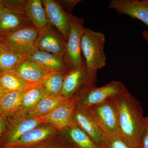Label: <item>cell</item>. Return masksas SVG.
<instances>
[{
    "label": "cell",
    "mask_w": 148,
    "mask_h": 148,
    "mask_svg": "<svg viewBox=\"0 0 148 148\" xmlns=\"http://www.w3.org/2000/svg\"><path fill=\"white\" fill-rule=\"evenodd\" d=\"M114 98L118 111V135L132 147L141 148L146 130V117L140 102L125 86Z\"/></svg>",
    "instance_id": "1"
},
{
    "label": "cell",
    "mask_w": 148,
    "mask_h": 148,
    "mask_svg": "<svg viewBox=\"0 0 148 148\" xmlns=\"http://www.w3.org/2000/svg\"><path fill=\"white\" fill-rule=\"evenodd\" d=\"M106 41L103 33L85 28L81 40L82 53L88 72L94 77H96L98 70L106 65L104 50Z\"/></svg>",
    "instance_id": "2"
},
{
    "label": "cell",
    "mask_w": 148,
    "mask_h": 148,
    "mask_svg": "<svg viewBox=\"0 0 148 148\" xmlns=\"http://www.w3.org/2000/svg\"><path fill=\"white\" fill-rule=\"evenodd\" d=\"M70 32L66 42V53L63 60L69 71L81 67L84 61L82 57L81 40L85 29L82 18L69 14Z\"/></svg>",
    "instance_id": "3"
},
{
    "label": "cell",
    "mask_w": 148,
    "mask_h": 148,
    "mask_svg": "<svg viewBox=\"0 0 148 148\" xmlns=\"http://www.w3.org/2000/svg\"><path fill=\"white\" fill-rule=\"evenodd\" d=\"M125 87L122 82L112 80L101 87L84 86L73 97L76 99L77 105L88 108L113 98L121 92Z\"/></svg>",
    "instance_id": "4"
},
{
    "label": "cell",
    "mask_w": 148,
    "mask_h": 148,
    "mask_svg": "<svg viewBox=\"0 0 148 148\" xmlns=\"http://www.w3.org/2000/svg\"><path fill=\"white\" fill-rule=\"evenodd\" d=\"M86 109L105 134L118 135V111L114 97Z\"/></svg>",
    "instance_id": "5"
},
{
    "label": "cell",
    "mask_w": 148,
    "mask_h": 148,
    "mask_svg": "<svg viewBox=\"0 0 148 148\" xmlns=\"http://www.w3.org/2000/svg\"><path fill=\"white\" fill-rule=\"evenodd\" d=\"M38 33V30L33 25H29L0 37V42L6 47L26 55L36 49L34 43Z\"/></svg>",
    "instance_id": "6"
},
{
    "label": "cell",
    "mask_w": 148,
    "mask_h": 148,
    "mask_svg": "<svg viewBox=\"0 0 148 148\" xmlns=\"http://www.w3.org/2000/svg\"><path fill=\"white\" fill-rule=\"evenodd\" d=\"M34 46L39 50L53 53L63 58L66 53V40L58 30L49 23L38 30Z\"/></svg>",
    "instance_id": "7"
},
{
    "label": "cell",
    "mask_w": 148,
    "mask_h": 148,
    "mask_svg": "<svg viewBox=\"0 0 148 148\" xmlns=\"http://www.w3.org/2000/svg\"><path fill=\"white\" fill-rule=\"evenodd\" d=\"M96 77L88 72L84 61L81 67L69 71L66 74L62 95L68 98H73L84 86H95Z\"/></svg>",
    "instance_id": "8"
},
{
    "label": "cell",
    "mask_w": 148,
    "mask_h": 148,
    "mask_svg": "<svg viewBox=\"0 0 148 148\" xmlns=\"http://www.w3.org/2000/svg\"><path fill=\"white\" fill-rule=\"evenodd\" d=\"M77 105L76 99L73 97L50 112L36 118L43 123H50L56 129H64L72 124Z\"/></svg>",
    "instance_id": "9"
},
{
    "label": "cell",
    "mask_w": 148,
    "mask_h": 148,
    "mask_svg": "<svg viewBox=\"0 0 148 148\" xmlns=\"http://www.w3.org/2000/svg\"><path fill=\"white\" fill-rule=\"evenodd\" d=\"M109 8L142 21L148 27V0H112Z\"/></svg>",
    "instance_id": "10"
},
{
    "label": "cell",
    "mask_w": 148,
    "mask_h": 148,
    "mask_svg": "<svg viewBox=\"0 0 148 148\" xmlns=\"http://www.w3.org/2000/svg\"><path fill=\"white\" fill-rule=\"evenodd\" d=\"M42 3L49 22L61 33L67 42L70 32L69 14L65 12L56 1L42 0Z\"/></svg>",
    "instance_id": "11"
},
{
    "label": "cell",
    "mask_w": 148,
    "mask_h": 148,
    "mask_svg": "<svg viewBox=\"0 0 148 148\" xmlns=\"http://www.w3.org/2000/svg\"><path fill=\"white\" fill-rule=\"evenodd\" d=\"M72 123L77 125L100 146L105 133L99 127L87 109L77 105Z\"/></svg>",
    "instance_id": "12"
},
{
    "label": "cell",
    "mask_w": 148,
    "mask_h": 148,
    "mask_svg": "<svg viewBox=\"0 0 148 148\" xmlns=\"http://www.w3.org/2000/svg\"><path fill=\"white\" fill-rule=\"evenodd\" d=\"M25 59L34 62L50 73H67L69 71L63 58L53 53L39 50L36 48L34 51L26 55Z\"/></svg>",
    "instance_id": "13"
},
{
    "label": "cell",
    "mask_w": 148,
    "mask_h": 148,
    "mask_svg": "<svg viewBox=\"0 0 148 148\" xmlns=\"http://www.w3.org/2000/svg\"><path fill=\"white\" fill-rule=\"evenodd\" d=\"M52 125L40 126L30 130L15 142L7 145L8 148H27L42 143L56 132Z\"/></svg>",
    "instance_id": "14"
},
{
    "label": "cell",
    "mask_w": 148,
    "mask_h": 148,
    "mask_svg": "<svg viewBox=\"0 0 148 148\" xmlns=\"http://www.w3.org/2000/svg\"><path fill=\"white\" fill-rule=\"evenodd\" d=\"M14 117L6 136L7 145L14 143L27 131L43 123L36 118L28 114Z\"/></svg>",
    "instance_id": "15"
},
{
    "label": "cell",
    "mask_w": 148,
    "mask_h": 148,
    "mask_svg": "<svg viewBox=\"0 0 148 148\" xmlns=\"http://www.w3.org/2000/svg\"><path fill=\"white\" fill-rule=\"evenodd\" d=\"M29 25L33 24L24 12L5 9L0 18V37Z\"/></svg>",
    "instance_id": "16"
},
{
    "label": "cell",
    "mask_w": 148,
    "mask_h": 148,
    "mask_svg": "<svg viewBox=\"0 0 148 148\" xmlns=\"http://www.w3.org/2000/svg\"><path fill=\"white\" fill-rule=\"evenodd\" d=\"M23 81L29 85L41 84L50 72L34 62L24 60L14 72Z\"/></svg>",
    "instance_id": "17"
},
{
    "label": "cell",
    "mask_w": 148,
    "mask_h": 148,
    "mask_svg": "<svg viewBox=\"0 0 148 148\" xmlns=\"http://www.w3.org/2000/svg\"><path fill=\"white\" fill-rule=\"evenodd\" d=\"M63 130L65 139L72 148H101L87 133L77 125L72 123Z\"/></svg>",
    "instance_id": "18"
},
{
    "label": "cell",
    "mask_w": 148,
    "mask_h": 148,
    "mask_svg": "<svg viewBox=\"0 0 148 148\" xmlns=\"http://www.w3.org/2000/svg\"><path fill=\"white\" fill-rule=\"evenodd\" d=\"M27 88L24 90L3 92L0 99V113L3 116L6 118L14 116L17 114Z\"/></svg>",
    "instance_id": "19"
},
{
    "label": "cell",
    "mask_w": 148,
    "mask_h": 148,
    "mask_svg": "<svg viewBox=\"0 0 148 148\" xmlns=\"http://www.w3.org/2000/svg\"><path fill=\"white\" fill-rule=\"evenodd\" d=\"M24 12L33 26L38 30L42 29L49 23L42 1H27Z\"/></svg>",
    "instance_id": "20"
},
{
    "label": "cell",
    "mask_w": 148,
    "mask_h": 148,
    "mask_svg": "<svg viewBox=\"0 0 148 148\" xmlns=\"http://www.w3.org/2000/svg\"><path fill=\"white\" fill-rule=\"evenodd\" d=\"M45 92L41 84L32 85L26 89L22 103L17 114L15 116L25 115L32 110L40 100L45 95Z\"/></svg>",
    "instance_id": "21"
},
{
    "label": "cell",
    "mask_w": 148,
    "mask_h": 148,
    "mask_svg": "<svg viewBox=\"0 0 148 148\" xmlns=\"http://www.w3.org/2000/svg\"><path fill=\"white\" fill-rule=\"evenodd\" d=\"M26 55L0 45V73L14 72L25 59Z\"/></svg>",
    "instance_id": "22"
},
{
    "label": "cell",
    "mask_w": 148,
    "mask_h": 148,
    "mask_svg": "<svg viewBox=\"0 0 148 148\" xmlns=\"http://www.w3.org/2000/svg\"><path fill=\"white\" fill-rule=\"evenodd\" d=\"M69 99L62 95H45L27 114L34 118L41 116L50 112Z\"/></svg>",
    "instance_id": "23"
},
{
    "label": "cell",
    "mask_w": 148,
    "mask_h": 148,
    "mask_svg": "<svg viewBox=\"0 0 148 148\" xmlns=\"http://www.w3.org/2000/svg\"><path fill=\"white\" fill-rule=\"evenodd\" d=\"M67 73L53 72L45 79L41 84L47 95H62L64 79Z\"/></svg>",
    "instance_id": "24"
},
{
    "label": "cell",
    "mask_w": 148,
    "mask_h": 148,
    "mask_svg": "<svg viewBox=\"0 0 148 148\" xmlns=\"http://www.w3.org/2000/svg\"><path fill=\"white\" fill-rule=\"evenodd\" d=\"M31 85L23 81L14 72L0 73V86L3 93L24 90Z\"/></svg>",
    "instance_id": "25"
},
{
    "label": "cell",
    "mask_w": 148,
    "mask_h": 148,
    "mask_svg": "<svg viewBox=\"0 0 148 148\" xmlns=\"http://www.w3.org/2000/svg\"><path fill=\"white\" fill-rule=\"evenodd\" d=\"M101 148H139L130 145L118 135H103Z\"/></svg>",
    "instance_id": "26"
},
{
    "label": "cell",
    "mask_w": 148,
    "mask_h": 148,
    "mask_svg": "<svg viewBox=\"0 0 148 148\" xmlns=\"http://www.w3.org/2000/svg\"><path fill=\"white\" fill-rule=\"evenodd\" d=\"M27 1L3 0L5 9L14 11L24 12V8Z\"/></svg>",
    "instance_id": "27"
},
{
    "label": "cell",
    "mask_w": 148,
    "mask_h": 148,
    "mask_svg": "<svg viewBox=\"0 0 148 148\" xmlns=\"http://www.w3.org/2000/svg\"><path fill=\"white\" fill-rule=\"evenodd\" d=\"M58 2L64 11L66 10V12L68 14H71V11L81 1L79 0H66L60 1Z\"/></svg>",
    "instance_id": "28"
},
{
    "label": "cell",
    "mask_w": 148,
    "mask_h": 148,
    "mask_svg": "<svg viewBox=\"0 0 148 148\" xmlns=\"http://www.w3.org/2000/svg\"><path fill=\"white\" fill-rule=\"evenodd\" d=\"M141 148H148V118L146 117V130L143 136Z\"/></svg>",
    "instance_id": "29"
},
{
    "label": "cell",
    "mask_w": 148,
    "mask_h": 148,
    "mask_svg": "<svg viewBox=\"0 0 148 148\" xmlns=\"http://www.w3.org/2000/svg\"><path fill=\"white\" fill-rule=\"evenodd\" d=\"M6 127V121L5 118L0 113V136L2 135L5 131Z\"/></svg>",
    "instance_id": "30"
},
{
    "label": "cell",
    "mask_w": 148,
    "mask_h": 148,
    "mask_svg": "<svg viewBox=\"0 0 148 148\" xmlns=\"http://www.w3.org/2000/svg\"><path fill=\"white\" fill-rule=\"evenodd\" d=\"M38 148H70L68 146L65 145H49L42 146Z\"/></svg>",
    "instance_id": "31"
},
{
    "label": "cell",
    "mask_w": 148,
    "mask_h": 148,
    "mask_svg": "<svg viewBox=\"0 0 148 148\" xmlns=\"http://www.w3.org/2000/svg\"><path fill=\"white\" fill-rule=\"evenodd\" d=\"M5 10V7L3 0H0V18Z\"/></svg>",
    "instance_id": "32"
},
{
    "label": "cell",
    "mask_w": 148,
    "mask_h": 148,
    "mask_svg": "<svg viewBox=\"0 0 148 148\" xmlns=\"http://www.w3.org/2000/svg\"><path fill=\"white\" fill-rule=\"evenodd\" d=\"M142 36L143 38L148 43V31L145 30L143 31L142 33Z\"/></svg>",
    "instance_id": "33"
},
{
    "label": "cell",
    "mask_w": 148,
    "mask_h": 148,
    "mask_svg": "<svg viewBox=\"0 0 148 148\" xmlns=\"http://www.w3.org/2000/svg\"><path fill=\"white\" fill-rule=\"evenodd\" d=\"M3 94V90H2L0 86V99H1V97L2 95Z\"/></svg>",
    "instance_id": "34"
},
{
    "label": "cell",
    "mask_w": 148,
    "mask_h": 148,
    "mask_svg": "<svg viewBox=\"0 0 148 148\" xmlns=\"http://www.w3.org/2000/svg\"></svg>",
    "instance_id": "35"
},
{
    "label": "cell",
    "mask_w": 148,
    "mask_h": 148,
    "mask_svg": "<svg viewBox=\"0 0 148 148\" xmlns=\"http://www.w3.org/2000/svg\"><path fill=\"white\" fill-rule=\"evenodd\" d=\"M0 45H1V42H0Z\"/></svg>",
    "instance_id": "36"
}]
</instances>
